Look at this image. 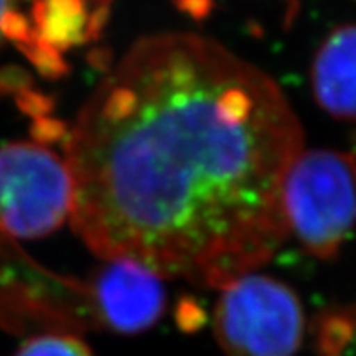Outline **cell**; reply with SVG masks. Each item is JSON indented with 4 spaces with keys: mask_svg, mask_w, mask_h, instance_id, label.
<instances>
[{
    "mask_svg": "<svg viewBox=\"0 0 356 356\" xmlns=\"http://www.w3.org/2000/svg\"><path fill=\"white\" fill-rule=\"evenodd\" d=\"M304 131L280 86L215 40L133 44L64 140L71 222L95 254L224 287L286 242L282 188Z\"/></svg>",
    "mask_w": 356,
    "mask_h": 356,
    "instance_id": "1",
    "label": "cell"
},
{
    "mask_svg": "<svg viewBox=\"0 0 356 356\" xmlns=\"http://www.w3.org/2000/svg\"><path fill=\"white\" fill-rule=\"evenodd\" d=\"M282 207L287 229L307 253L337 257L356 227V155L302 149L284 180Z\"/></svg>",
    "mask_w": 356,
    "mask_h": 356,
    "instance_id": "2",
    "label": "cell"
},
{
    "mask_svg": "<svg viewBox=\"0 0 356 356\" xmlns=\"http://www.w3.org/2000/svg\"><path fill=\"white\" fill-rule=\"evenodd\" d=\"M215 305L213 327L227 356H295L305 314L295 291L277 278L248 273L227 282Z\"/></svg>",
    "mask_w": 356,
    "mask_h": 356,
    "instance_id": "3",
    "label": "cell"
},
{
    "mask_svg": "<svg viewBox=\"0 0 356 356\" xmlns=\"http://www.w3.org/2000/svg\"><path fill=\"white\" fill-rule=\"evenodd\" d=\"M73 178L66 159L33 140L0 145V234L42 238L71 216Z\"/></svg>",
    "mask_w": 356,
    "mask_h": 356,
    "instance_id": "4",
    "label": "cell"
},
{
    "mask_svg": "<svg viewBox=\"0 0 356 356\" xmlns=\"http://www.w3.org/2000/svg\"><path fill=\"white\" fill-rule=\"evenodd\" d=\"M0 325L13 333H70L95 327L86 284L49 273L0 238Z\"/></svg>",
    "mask_w": 356,
    "mask_h": 356,
    "instance_id": "5",
    "label": "cell"
},
{
    "mask_svg": "<svg viewBox=\"0 0 356 356\" xmlns=\"http://www.w3.org/2000/svg\"><path fill=\"white\" fill-rule=\"evenodd\" d=\"M95 327L118 334L144 333L164 313L162 277L126 258L108 260L88 286Z\"/></svg>",
    "mask_w": 356,
    "mask_h": 356,
    "instance_id": "6",
    "label": "cell"
},
{
    "mask_svg": "<svg viewBox=\"0 0 356 356\" xmlns=\"http://www.w3.org/2000/svg\"><path fill=\"white\" fill-rule=\"evenodd\" d=\"M33 49L28 60L47 79L66 75L67 51L99 40L111 0H33L29 6Z\"/></svg>",
    "mask_w": 356,
    "mask_h": 356,
    "instance_id": "7",
    "label": "cell"
},
{
    "mask_svg": "<svg viewBox=\"0 0 356 356\" xmlns=\"http://www.w3.org/2000/svg\"><path fill=\"white\" fill-rule=\"evenodd\" d=\"M311 88L323 111L356 122V24L333 29L311 64Z\"/></svg>",
    "mask_w": 356,
    "mask_h": 356,
    "instance_id": "8",
    "label": "cell"
},
{
    "mask_svg": "<svg viewBox=\"0 0 356 356\" xmlns=\"http://www.w3.org/2000/svg\"><path fill=\"white\" fill-rule=\"evenodd\" d=\"M356 334V305L333 307L316 318L314 342L320 356H343Z\"/></svg>",
    "mask_w": 356,
    "mask_h": 356,
    "instance_id": "9",
    "label": "cell"
},
{
    "mask_svg": "<svg viewBox=\"0 0 356 356\" xmlns=\"http://www.w3.org/2000/svg\"><path fill=\"white\" fill-rule=\"evenodd\" d=\"M15 356H93V353L76 334L42 333L29 337Z\"/></svg>",
    "mask_w": 356,
    "mask_h": 356,
    "instance_id": "10",
    "label": "cell"
},
{
    "mask_svg": "<svg viewBox=\"0 0 356 356\" xmlns=\"http://www.w3.org/2000/svg\"><path fill=\"white\" fill-rule=\"evenodd\" d=\"M33 0H0V46L6 42V26L10 19L19 11H26V6H31Z\"/></svg>",
    "mask_w": 356,
    "mask_h": 356,
    "instance_id": "11",
    "label": "cell"
}]
</instances>
